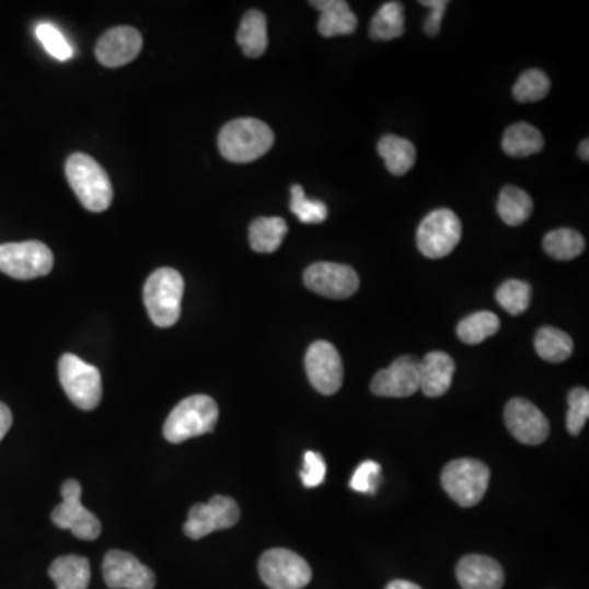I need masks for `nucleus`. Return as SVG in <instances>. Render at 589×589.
Instances as JSON below:
<instances>
[{"mask_svg":"<svg viewBox=\"0 0 589 589\" xmlns=\"http://www.w3.org/2000/svg\"><path fill=\"white\" fill-rule=\"evenodd\" d=\"M48 574L58 589H88L91 584V564L79 555L56 558Z\"/></svg>","mask_w":589,"mask_h":589,"instance_id":"21","label":"nucleus"},{"mask_svg":"<svg viewBox=\"0 0 589 589\" xmlns=\"http://www.w3.org/2000/svg\"><path fill=\"white\" fill-rule=\"evenodd\" d=\"M421 5L431 9V13H429L425 23L426 35L438 36L439 32H441L443 12H446L449 2L447 0H426V2L423 0Z\"/></svg>","mask_w":589,"mask_h":589,"instance_id":"38","label":"nucleus"},{"mask_svg":"<svg viewBox=\"0 0 589 589\" xmlns=\"http://www.w3.org/2000/svg\"><path fill=\"white\" fill-rule=\"evenodd\" d=\"M36 38L42 43L43 48L59 61H68L72 58V46L65 38L61 32L51 23H39L36 26Z\"/></svg>","mask_w":589,"mask_h":589,"instance_id":"34","label":"nucleus"},{"mask_svg":"<svg viewBox=\"0 0 589 589\" xmlns=\"http://www.w3.org/2000/svg\"><path fill=\"white\" fill-rule=\"evenodd\" d=\"M532 289L522 280H508L499 287L496 300L512 316H519L531 304Z\"/></svg>","mask_w":589,"mask_h":589,"instance_id":"32","label":"nucleus"},{"mask_svg":"<svg viewBox=\"0 0 589 589\" xmlns=\"http://www.w3.org/2000/svg\"><path fill=\"white\" fill-rule=\"evenodd\" d=\"M489 469L476 459H457L442 470V488L447 495L462 506L478 505L489 485Z\"/></svg>","mask_w":589,"mask_h":589,"instance_id":"5","label":"nucleus"},{"mask_svg":"<svg viewBox=\"0 0 589 589\" xmlns=\"http://www.w3.org/2000/svg\"><path fill=\"white\" fill-rule=\"evenodd\" d=\"M373 395L385 399H406L419 390V360L413 356L399 357L389 369L380 370L370 385Z\"/></svg>","mask_w":589,"mask_h":589,"instance_id":"15","label":"nucleus"},{"mask_svg":"<svg viewBox=\"0 0 589 589\" xmlns=\"http://www.w3.org/2000/svg\"><path fill=\"white\" fill-rule=\"evenodd\" d=\"M457 580L463 589H501L505 571L485 555H466L457 565Z\"/></svg>","mask_w":589,"mask_h":589,"instance_id":"18","label":"nucleus"},{"mask_svg":"<svg viewBox=\"0 0 589 589\" xmlns=\"http://www.w3.org/2000/svg\"><path fill=\"white\" fill-rule=\"evenodd\" d=\"M290 210H292L294 217L304 224L323 223L327 218L326 205H324L323 201L310 200V198H307L301 185H293L292 187Z\"/></svg>","mask_w":589,"mask_h":589,"instance_id":"33","label":"nucleus"},{"mask_svg":"<svg viewBox=\"0 0 589 589\" xmlns=\"http://www.w3.org/2000/svg\"><path fill=\"white\" fill-rule=\"evenodd\" d=\"M455 362L449 354L432 350L425 359L419 360V390L428 399H439L449 392L452 385Z\"/></svg>","mask_w":589,"mask_h":589,"instance_id":"19","label":"nucleus"},{"mask_svg":"<svg viewBox=\"0 0 589 589\" xmlns=\"http://www.w3.org/2000/svg\"><path fill=\"white\" fill-rule=\"evenodd\" d=\"M274 147V131L256 118H238L221 128L218 148L221 155L236 164L263 158Z\"/></svg>","mask_w":589,"mask_h":589,"instance_id":"1","label":"nucleus"},{"mask_svg":"<svg viewBox=\"0 0 589 589\" xmlns=\"http://www.w3.org/2000/svg\"><path fill=\"white\" fill-rule=\"evenodd\" d=\"M462 238V223L449 208L429 213L419 224L416 244L423 256L429 259H442L449 256Z\"/></svg>","mask_w":589,"mask_h":589,"instance_id":"8","label":"nucleus"},{"mask_svg":"<svg viewBox=\"0 0 589 589\" xmlns=\"http://www.w3.org/2000/svg\"><path fill=\"white\" fill-rule=\"evenodd\" d=\"M12 413H10L9 406L0 403V441L5 438L9 429L12 428Z\"/></svg>","mask_w":589,"mask_h":589,"instance_id":"39","label":"nucleus"},{"mask_svg":"<svg viewBox=\"0 0 589 589\" xmlns=\"http://www.w3.org/2000/svg\"><path fill=\"white\" fill-rule=\"evenodd\" d=\"M218 423V406L207 395L182 400L164 423V438L172 443L188 441L213 431Z\"/></svg>","mask_w":589,"mask_h":589,"instance_id":"3","label":"nucleus"},{"mask_svg":"<svg viewBox=\"0 0 589 589\" xmlns=\"http://www.w3.org/2000/svg\"><path fill=\"white\" fill-rule=\"evenodd\" d=\"M544 250L548 256L557 261H571L581 256L585 251V240L578 231L570 228L551 231L544 238Z\"/></svg>","mask_w":589,"mask_h":589,"instance_id":"30","label":"nucleus"},{"mask_svg":"<svg viewBox=\"0 0 589 589\" xmlns=\"http://www.w3.org/2000/svg\"><path fill=\"white\" fill-rule=\"evenodd\" d=\"M59 382L66 395L82 412H92L101 405L102 376L97 367L84 362L74 354H65L59 359Z\"/></svg>","mask_w":589,"mask_h":589,"instance_id":"6","label":"nucleus"},{"mask_svg":"<svg viewBox=\"0 0 589 589\" xmlns=\"http://www.w3.org/2000/svg\"><path fill=\"white\" fill-rule=\"evenodd\" d=\"M82 488L78 480H66L61 486L62 503L51 515L56 528L71 531L82 541H95L102 532L101 521L81 503Z\"/></svg>","mask_w":589,"mask_h":589,"instance_id":"9","label":"nucleus"},{"mask_svg":"<svg viewBox=\"0 0 589 589\" xmlns=\"http://www.w3.org/2000/svg\"><path fill=\"white\" fill-rule=\"evenodd\" d=\"M314 9L320 10L317 32L324 38L333 36L353 35L357 28L356 13L350 10L349 3L344 0H313L310 2Z\"/></svg>","mask_w":589,"mask_h":589,"instance_id":"20","label":"nucleus"},{"mask_svg":"<svg viewBox=\"0 0 589 589\" xmlns=\"http://www.w3.org/2000/svg\"><path fill=\"white\" fill-rule=\"evenodd\" d=\"M380 482H382V469L373 460H367V462L360 463L357 466L356 473H354L353 480H350V488L354 492L373 495L377 488H379Z\"/></svg>","mask_w":589,"mask_h":589,"instance_id":"36","label":"nucleus"},{"mask_svg":"<svg viewBox=\"0 0 589 589\" xmlns=\"http://www.w3.org/2000/svg\"><path fill=\"white\" fill-rule=\"evenodd\" d=\"M509 432L526 446H539L548 438L551 426L544 413L524 399H512L505 408Z\"/></svg>","mask_w":589,"mask_h":589,"instance_id":"16","label":"nucleus"},{"mask_svg":"<svg viewBox=\"0 0 589 589\" xmlns=\"http://www.w3.org/2000/svg\"><path fill=\"white\" fill-rule=\"evenodd\" d=\"M548 92H551V81L539 69H529V71L522 72L521 78L518 79L515 89H512V95L521 104L542 101V99L547 97Z\"/></svg>","mask_w":589,"mask_h":589,"instance_id":"31","label":"nucleus"},{"mask_svg":"<svg viewBox=\"0 0 589 589\" xmlns=\"http://www.w3.org/2000/svg\"><path fill=\"white\" fill-rule=\"evenodd\" d=\"M143 48V36L131 26L108 30L95 46V56L105 68H120L135 61Z\"/></svg>","mask_w":589,"mask_h":589,"instance_id":"17","label":"nucleus"},{"mask_svg":"<svg viewBox=\"0 0 589 589\" xmlns=\"http://www.w3.org/2000/svg\"><path fill=\"white\" fill-rule=\"evenodd\" d=\"M66 177L82 207L102 213L114 200V188L105 169L91 155L76 152L66 162Z\"/></svg>","mask_w":589,"mask_h":589,"instance_id":"2","label":"nucleus"},{"mask_svg":"<svg viewBox=\"0 0 589 589\" xmlns=\"http://www.w3.org/2000/svg\"><path fill=\"white\" fill-rule=\"evenodd\" d=\"M377 149H379V154L385 161L386 169L393 175L402 177V175L408 174L413 165H415L416 149L413 147L412 141L405 140V138L389 135V137H383L380 140Z\"/></svg>","mask_w":589,"mask_h":589,"instance_id":"25","label":"nucleus"},{"mask_svg":"<svg viewBox=\"0 0 589 589\" xmlns=\"http://www.w3.org/2000/svg\"><path fill=\"white\" fill-rule=\"evenodd\" d=\"M496 208H498L499 218L508 227H521L531 218L534 204H532V198L529 197L528 192L508 185L499 194L498 207Z\"/></svg>","mask_w":589,"mask_h":589,"instance_id":"26","label":"nucleus"},{"mask_svg":"<svg viewBox=\"0 0 589 589\" xmlns=\"http://www.w3.org/2000/svg\"><path fill=\"white\" fill-rule=\"evenodd\" d=\"M304 286L311 292L333 300H346L359 290V276L353 267L337 263H316L304 270Z\"/></svg>","mask_w":589,"mask_h":589,"instance_id":"13","label":"nucleus"},{"mask_svg":"<svg viewBox=\"0 0 589 589\" xmlns=\"http://www.w3.org/2000/svg\"><path fill=\"white\" fill-rule=\"evenodd\" d=\"M105 585L111 589H154L155 577L147 565L128 552L112 551L105 555Z\"/></svg>","mask_w":589,"mask_h":589,"instance_id":"14","label":"nucleus"},{"mask_svg":"<svg viewBox=\"0 0 589 589\" xmlns=\"http://www.w3.org/2000/svg\"><path fill=\"white\" fill-rule=\"evenodd\" d=\"M259 575L270 589H303L311 581L310 565L289 548H270L263 554Z\"/></svg>","mask_w":589,"mask_h":589,"instance_id":"10","label":"nucleus"},{"mask_svg":"<svg viewBox=\"0 0 589 589\" xmlns=\"http://www.w3.org/2000/svg\"><path fill=\"white\" fill-rule=\"evenodd\" d=\"M535 350L541 359L552 363L565 362L574 354V340L557 327H541L535 334Z\"/></svg>","mask_w":589,"mask_h":589,"instance_id":"27","label":"nucleus"},{"mask_svg":"<svg viewBox=\"0 0 589 589\" xmlns=\"http://www.w3.org/2000/svg\"><path fill=\"white\" fill-rule=\"evenodd\" d=\"M499 331V317L492 311H478L460 321L457 326V336L469 346L482 344L488 337L495 336Z\"/></svg>","mask_w":589,"mask_h":589,"instance_id":"29","label":"nucleus"},{"mask_svg":"<svg viewBox=\"0 0 589 589\" xmlns=\"http://www.w3.org/2000/svg\"><path fill=\"white\" fill-rule=\"evenodd\" d=\"M236 39L247 58H261L266 53L267 43H269L266 15L261 10L246 12L241 20Z\"/></svg>","mask_w":589,"mask_h":589,"instance_id":"22","label":"nucleus"},{"mask_svg":"<svg viewBox=\"0 0 589 589\" xmlns=\"http://www.w3.org/2000/svg\"><path fill=\"white\" fill-rule=\"evenodd\" d=\"M304 369L311 386L321 395H334L343 386V359L336 347L327 340H316L308 347Z\"/></svg>","mask_w":589,"mask_h":589,"instance_id":"12","label":"nucleus"},{"mask_svg":"<svg viewBox=\"0 0 589 589\" xmlns=\"http://www.w3.org/2000/svg\"><path fill=\"white\" fill-rule=\"evenodd\" d=\"M385 589H423V588L418 587V585L416 584H412V581L395 580V581H392V584L386 585Z\"/></svg>","mask_w":589,"mask_h":589,"instance_id":"40","label":"nucleus"},{"mask_svg":"<svg viewBox=\"0 0 589 589\" xmlns=\"http://www.w3.org/2000/svg\"><path fill=\"white\" fill-rule=\"evenodd\" d=\"M55 257L39 241L0 244V273L16 280H33L51 273Z\"/></svg>","mask_w":589,"mask_h":589,"instance_id":"7","label":"nucleus"},{"mask_svg":"<svg viewBox=\"0 0 589 589\" xmlns=\"http://www.w3.org/2000/svg\"><path fill=\"white\" fill-rule=\"evenodd\" d=\"M240 518L241 511L238 503L228 496L217 495L205 505L198 503L190 509L184 532L187 538L200 541L211 532L233 528Z\"/></svg>","mask_w":589,"mask_h":589,"instance_id":"11","label":"nucleus"},{"mask_svg":"<svg viewBox=\"0 0 589 589\" xmlns=\"http://www.w3.org/2000/svg\"><path fill=\"white\" fill-rule=\"evenodd\" d=\"M184 279L177 270L162 267L154 270L145 284V307L159 327H171L181 317Z\"/></svg>","mask_w":589,"mask_h":589,"instance_id":"4","label":"nucleus"},{"mask_svg":"<svg viewBox=\"0 0 589 589\" xmlns=\"http://www.w3.org/2000/svg\"><path fill=\"white\" fill-rule=\"evenodd\" d=\"M544 145L541 131L529 124L511 125L503 137V151L511 158H528V155L538 154Z\"/></svg>","mask_w":589,"mask_h":589,"instance_id":"24","label":"nucleus"},{"mask_svg":"<svg viewBox=\"0 0 589 589\" xmlns=\"http://www.w3.org/2000/svg\"><path fill=\"white\" fill-rule=\"evenodd\" d=\"M405 33V7L400 2H386L373 15L370 36L379 42L400 38Z\"/></svg>","mask_w":589,"mask_h":589,"instance_id":"28","label":"nucleus"},{"mask_svg":"<svg viewBox=\"0 0 589 589\" xmlns=\"http://www.w3.org/2000/svg\"><path fill=\"white\" fill-rule=\"evenodd\" d=\"M300 476L307 488L320 486L324 482V476H326V463H324L323 457L316 452L304 453V463Z\"/></svg>","mask_w":589,"mask_h":589,"instance_id":"37","label":"nucleus"},{"mask_svg":"<svg viewBox=\"0 0 589 589\" xmlns=\"http://www.w3.org/2000/svg\"><path fill=\"white\" fill-rule=\"evenodd\" d=\"M289 227L279 217L257 218L250 227V244L259 254H273L282 246Z\"/></svg>","mask_w":589,"mask_h":589,"instance_id":"23","label":"nucleus"},{"mask_svg":"<svg viewBox=\"0 0 589 589\" xmlns=\"http://www.w3.org/2000/svg\"><path fill=\"white\" fill-rule=\"evenodd\" d=\"M589 418V392L587 389H574L568 393L567 429L571 436L584 431Z\"/></svg>","mask_w":589,"mask_h":589,"instance_id":"35","label":"nucleus"},{"mask_svg":"<svg viewBox=\"0 0 589 589\" xmlns=\"http://www.w3.org/2000/svg\"><path fill=\"white\" fill-rule=\"evenodd\" d=\"M588 145V140H585L584 143L580 145V155L581 159H585V161H588L589 159Z\"/></svg>","mask_w":589,"mask_h":589,"instance_id":"41","label":"nucleus"}]
</instances>
